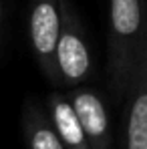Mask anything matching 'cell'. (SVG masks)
<instances>
[{"instance_id": "8992f818", "label": "cell", "mask_w": 147, "mask_h": 149, "mask_svg": "<svg viewBox=\"0 0 147 149\" xmlns=\"http://www.w3.org/2000/svg\"><path fill=\"white\" fill-rule=\"evenodd\" d=\"M49 109H50V119H52V129L56 137L61 139L65 149H89L87 139L83 135V129L79 125V119L75 115L73 107L69 99L61 95H50L49 97Z\"/></svg>"}, {"instance_id": "ba28073f", "label": "cell", "mask_w": 147, "mask_h": 149, "mask_svg": "<svg viewBox=\"0 0 147 149\" xmlns=\"http://www.w3.org/2000/svg\"><path fill=\"white\" fill-rule=\"evenodd\" d=\"M0 20H2V6H0Z\"/></svg>"}, {"instance_id": "52a82bcc", "label": "cell", "mask_w": 147, "mask_h": 149, "mask_svg": "<svg viewBox=\"0 0 147 149\" xmlns=\"http://www.w3.org/2000/svg\"><path fill=\"white\" fill-rule=\"evenodd\" d=\"M24 133L30 149H65L54 129L50 127L40 113L34 109H26L24 113Z\"/></svg>"}, {"instance_id": "5b68a950", "label": "cell", "mask_w": 147, "mask_h": 149, "mask_svg": "<svg viewBox=\"0 0 147 149\" xmlns=\"http://www.w3.org/2000/svg\"><path fill=\"white\" fill-rule=\"evenodd\" d=\"M69 103L79 119L89 149H109V119L103 101L91 91H77Z\"/></svg>"}, {"instance_id": "3957f363", "label": "cell", "mask_w": 147, "mask_h": 149, "mask_svg": "<svg viewBox=\"0 0 147 149\" xmlns=\"http://www.w3.org/2000/svg\"><path fill=\"white\" fill-rule=\"evenodd\" d=\"M54 65L61 85H79L91 71V56L83 36L73 28H61L54 50Z\"/></svg>"}, {"instance_id": "7a4b0ae2", "label": "cell", "mask_w": 147, "mask_h": 149, "mask_svg": "<svg viewBox=\"0 0 147 149\" xmlns=\"http://www.w3.org/2000/svg\"><path fill=\"white\" fill-rule=\"evenodd\" d=\"M59 34H61V18L54 4L49 0L38 2L30 14V42L36 54V61L50 83H59L56 65H54Z\"/></svg>"}, {"instance_id": "277c9868", "label": "cell", "mask_w": 147, "mask_h": 149, "mask_svg": "<svg viewBox=\"0 0 147 149\" xmlns=\"http://www.w3.org/2000/svg\"><path fill=\"white\" fill-rule=\"evenodd\" d=\"M131 105L125 125V149H147V56L137 61L131 79Z\"/></svg>"}, {"instance_id": "6da1fadb", "label": "cell", "mask_w": 147, "mask_h": 149, "mask_svg": "<svg viewBox=\"0 0 147 149\" xmlns=\"http://www.w3.org/2000/svg\"><path fill=\"white\" fill-rule=\"evenodd\" d=\"M141 32L139 0H111V47L107 58L109 87L117 99L129 91L139 56L145 49H137Z\"/></svg>"}]
</instances>
